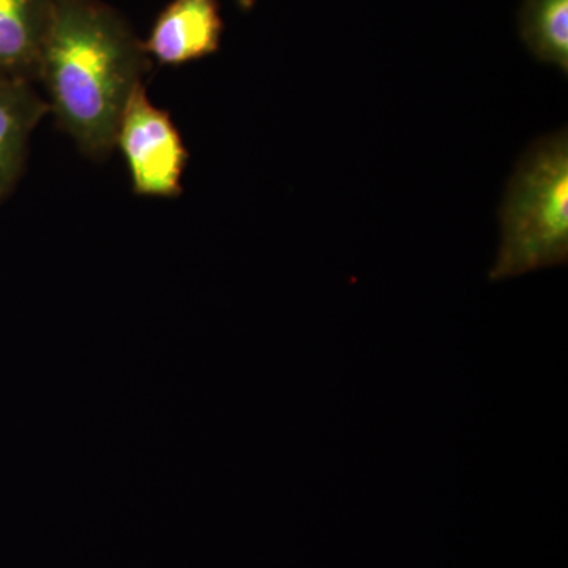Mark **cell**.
I'll use <instances>...</instances> for the list:
<instances>
[{
	"instance_id": "ba28073f",
	"label": "cell",
	"mask_w": 568,
	"mask_h": 568,
	"mask_svg": "<svg viewBox=\"0 0 568 568\" xmlns=\"http://www.w3.org/2000/svg\"><path fill=\"white\" fill-rule=\"evenodd\" d=\"M237 2H239V6L242 7V9L248 10V9H252V7L254 6V2H256V0H237Z\"/></svg>"
},
{
	"instance_id": "7a4b0ae2",
	"label": "cell",
	"mask_w": 568,
	"mask_h": 568,
	"mask_svg": "<svg viewBox=\"0 0 568 568\" xmlns=\"http://www.w3.org/2000/svg\"><path fill=\"white\" fill-rule=\"evenodd\" d=\"M500 244L491 282L568 260V133L547 134L523 153L499 209Z\"/></svg>"
},
{
	"instance_id": "3957f363",
	"label": "cell",
	"mask_w": 568,
	"mask_h": 568,
	"mask_svg": "<svg viewBox=\"0 0 568 568\" xmlns=\"http://www.w3.org/2000/svg\"><path fill=\"white\" fill-rule=\"evenodd\" d=\"M114 149L125 160L134 194L181 196L189 151L170 112L151 102L144 85L134 91L123 111Z\"/></svg>"
},
{
	"instance_id": "5b68a950",
	"label": "cell",
	"mask_w": 568,
	"mask_h": 568,
	"mask_svg": "<svg viewBox=\"0 0 568 568\" xmlns=\"http://www.w3.org/2000/svg\"><path fill=\"white\" fill-rule=\"evenodd\" d=\"M59 0H0V78L39 81Z\"/></svg>"
},
{
	"instance_id": "6da1fadb",
	"label": "cell",
	"mask_w": 568,
	"mask_h": 568,
	"mask_svg": "<svg viewBox=\"0 0 568 568\" xmlns=\"http://www.w3.org/2000/svg\"><path fill=\"white\" fill-rule=\"evenodd\" d=\"M151 70L130 26L99 0H59L41 55L48 106L78 149L102 160L134 91Z\"/></svg>"
},
{
	"instance_id": "52a82bcc",
	"label": "cell",
	"mask_w": 568,
	"mask_h": 568,
	"mask_svg": "<svg viewBox=\"0 0 568 568\" xmlns=\"http://www.w3.org/2000/svg\"><path fill=\"white\" fill-rule=\"evenodd\" d=\"M519 32L538 61L568 73V0H525Z\"/></svg>"
},
{
	"instance_id": "277c9868",
	"label": "cell",
	"mask_w": 568,
	"mask_h": 568,
	"mask_svg": "<svg viewBox=\"0 0 568 568\" xmlns=\"http://www.w3.org/2000/svg\"><path fill=\"white\" fill-rule=\"evenodd\" d=\"M222 33L216 0H173L142 44L162 65L181 67L219 51Z\"/></svg>"
},
{
	"instance_id": "8992f818",
	"label": "cell",
	"mask_w": 568,
	"mask_h": 568,
	"mask_svg": "<svg viewBox=\"0 0 568 568\" xmlns=\"http://www.w3.org/2000/svg\"><path fill=\"white\" fill-rule=\"evenodd\" d=\"M47 114L32 82L0 78V203L20 181L33 130Z\"/></svg>"
}]
</instances>
